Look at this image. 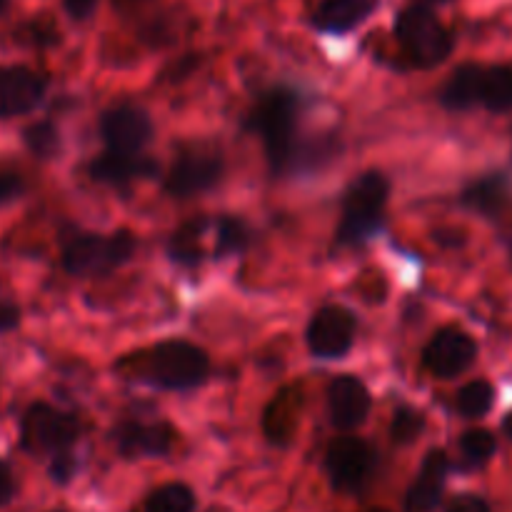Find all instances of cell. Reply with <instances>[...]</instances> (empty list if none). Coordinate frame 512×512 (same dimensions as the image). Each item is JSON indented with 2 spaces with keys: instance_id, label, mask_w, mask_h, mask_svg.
<instances>
[{
  "instance_id": "6da1fadb",
  "label": "cell",
  "mask_w": 512,
  "mask_h": 512,
  "mask_svg": "<svg viewBox=\"0 0 512 512\" xmlns=\"http://www.w3.org/2000/svg\"><path fill=\"white\" fill-rule=\"evenodd\" d=\"M300 105L303 100L298 90L275 85L255 100L245 120V128L263 140L273 175L315 168L318 160L328 155L320 150V143L308 145L300 138Z\"/></svg>"
},
{
  "instance_id": "7a4b0ae2",
  "label": "cell",
  "mask_w": 512,
  "mask_h": 512,
  "mask_svg": "<svg viewBox=\"0 0 512 512\" xmlns=\"http://www.w3.org/2000/svg\"><path fill=\"white\" fill-rule=\"evenodd\" d=\"M388 195L390 183L380 170H368V173L358 175L343 198L340 225L335 230V245L355 250L373 240L383 230Z\"/></svg>"
},
{
  "instance_id": "3957f363",
  "label": "cell",
  "mask_w": 512,
  "mask_h": 512,
  "mask_svg": "<svg viewBox=\"0 0 512 512\" xmlns=\"http://www.w3.org/2000/svg\"><path fill=\"white\" fill-rule=\"evenodd\" d=\"M393 35L403 48L405 58L420 70H433L450 58L455 48L453 33L433 8L425 5H405L393 20Z\"/></svg>"
},
{
  "instance_id": "277c9868",
  "label": "cell",
  "mask_w": 512,
  "mask_h": 512,
  "mask_svg": "<svg viewBox=\"0 0 512 512\" xmlns=\"http://www.w3.org/2000/svg\"><path fill=\"white\" fill-rule=\"evenodd\" d=\"M140 375L165 390H195L208 380L210 360L203 348L185 340H165L138 358Z\"/></svg>"
},
{
  "instance_id": "5b68a950",
  "label": "cell",
  "mask_w": 512,
  "mask_h": 512,
  "mask_svg": "<svg viewBox=\"0 0 512 512\" xmlns=\"http://www.w3.org/2000/svg\"><path fill=\"white\" fill-rule=\"evenodd\" d=\"M138 240L130 230L113 235L75 233L63 243V268L73 278H105L135 255Z\"/></svg>"
},
{
  "instance_id": "8992f818",
  "label": "cell",
  "mask_w": 512,
  "mask_h": 512,
  "mask_svg": "<svg viewBox=\"0 0 512 512\" xmlns=\"http://www.w3.org/2000/svg\"><path fill=\"white\" fill-rule=\"evenodd\" d=\"M80 438V423L48 403H33L20 420V445L33 455L70 453Z\"/></svg>"
},
{
  "instance_id": "52a82bcc",
  "label": "cell",
  "mask_w": 512,
  "mask_h": 512,
  "mask_svg": "<svg viewBox=\"0 0 512 512\" xmlns=\"http://www.w3.org/2000/svg\"><path fill=\"white\" fill-rule=\"evenodd\" d=\"M223 155L213 145H185L175 155L168 175H165V193L173 198H193L208 193L223 180Z\"/></svg>"
},
{
  "instance_id": "ba28073f",
  "label": "cell",
  "mask_w": 512,
  "mask_h": 512,
  "mask_svg": "<svg viewBox=\"0 0 512 512\" xmlns=\"http://www.w3.org/2000/svg\"><path fill=\"white\" fill-rule=\"evenodd\" d=\"M325 470H328L330 485L338 493H360L368 488L378 470V453L363 438L343 435L328 445Z\"/></svg>"
},
{
  "instance_id": "9c48e42d",
  "label": "cell",
  "mask_w": 512,
  "mask_h": 512,
  "mask_svg": "<svg viewBox=\"0 0 512 512\" xmlns=\"http://www.w3.org/2000/svg\"><path fill=\"white\" fill-rule=\"evenodd\" d=\"M358 318L345 305H325L308 325V348L320 360H338L353 348Z\"/></svg>"
},
{
  "instance_id": "30bf717a",
  "label": "cell",
  "mask_w": 512,
  "mask_h": 512,
  "mask_svg": "<svg viewBox=\"0 0 512 512\" xmlns=\"http://www.w3.org/2000/svg\"><path fill=\"white\" fill-rule=\"evenodd\" d=\"M100 135L108 150L125 155H143L153 140V120L140 105L120 103L100 115Z\"/></svg>"
},
{
  "instance_id": "8fae6325",
  "label": "cell",
  "mask_w": 512,
  "mask_h": 512,
  "mask_svg": "<svg viewBox=\"0 0 512 512\" xmlns=\"http://www.w3.org/2000/svg\"><path fill=\"white\" fill-rule=\"evenodd\" d=\"M478 358V345L465 330L440 328L423 350V363L435 378L450 380L463 375Z\"/></svg>"
},
{
  "instance_id": "7c38bea8",
  "label": "cell",
  "mask_w": 512,
  "mask_h": 512,
  "mask_svg": "<svg viewBox=\"0 0 512 512\" xmlns=\"http://www.w3.org/2000/svg\"><path fill=\"white\" fill-rule=\"evenodd\" d=\"M43 75L25 65H0V118H18L38 108L45 98Z\"/></svg>"
},
{
  "instance_id": "4fadbf2b",
  "label": "cell",
  "mask_w": 512,
  "mask_h": 512,
  "mask_svg": "<svg viewBox=\"0 0 512 512\" xmlns=\"http://www.w3.org/2000/svg\"><path fill=\"white\" fill-rule=\"evenodd\" d=\"M370 408H373V398H370V390L365 388L360 378H355V375H338L330 383V423L338 430H343V433L358 430L368 420Z\"/></svg>"
},
{
  "instance_id": "5bb4252c",
  "label": "cell",
  "mask_w": 512,
  "mask_h": 512,
  "mask_svg": "<svg viewBox=\"0 0 512 512\" xmlns=\"http://www.w3.org/2000/svg\"><path fill=\"white\" fill-rule=\"evenodd\" d=\"M175 430L170 423H138L128 420L113 430V440L123 458H163L173 450Z\"/></svg>"
},
{
  "instance_id": "9a60e30c",
  "label": "cell",
  "mask_w": 512,
  "mask_h": 512,
  "mask_svg": "<svg viewBox=\"0 0 512 512\" xmlns=\"http://www.w3.org/2000/svg\"><path fill=\"white\" fill-rule=\"evenodd\" d=\"M378 8L380 0H320L310 15V25L323 35H348Z\"/></svg>"
},
{
  "instance_id": "2e32d148",
  "label": "cell",
  "mask_w": 512,
  "mask_h": 512,
  "mask_svg": "<svg viewBox=\"0 0 512 512\" xmlns=\"http://www.w3.org/2000/svg\"><path fill=\"white\" fill-rule=\"evenodd\" d=\"M88 173L95 183L123 188V185L133 183V180L155 178L158 175V163L148 158V155H125L115 153V150H105V153L95 155L93 163L88 165Z\"/></svg>"
},
{
  "instance_id": "e0dca14e",
  "label": "cell",
  "mask_w": 512,
  "mask_h": 512,
  "mask_svg": "<svg viewBox=\"0 0 512 512\" xmlns=\"http://www.w3.org/2000/svg\"><path fill=\"white\" fill-rule=\"evenodd\" d=\"M448 453L445 450H430L425 455L423 465H420L418 478L413 480L408 490V498H405V505H408L410 512H433L443 500L445 483H448Z\"/></svg>"
},
{
  "instance_id": "ac0fdd59",
  "label": "cell",
  "mask_w": 512,
  "mask_h": 512,
  "mask_svg": "<svg viewBox=\"0 0 512 512\" xmlns=\"http://www.w3.org/2000/svg\"><path fill=\"white\" fill-rule=\"evenodd\" d=\"M485 65L463 63L453 70L440 88L438 100L448 110H468L480 105V83H483Z\"/></svg>"
},
{
  "instance_id": "d6986e66",
  "label": "cell",
  "mask_w": 512,
  "mask_h": 512,
  "mask_svg": "<svg viewBox=\"0 0 512 512\" xmlns=\"http://www.w3.org/2000/svg\"><path fill=\"white\" fill-rule=\"evenodd\" d=\"M510 200V180L508 175H485V178L475 180L460 195V203L465 208H470L473 213L488 215V218H495L500 210L508 205Z\"/></svg>"
},
{
  "instance_id": "ffe728a7",
  "label": "cell",
  "mask_w": 512,
  "mask_h": 512,
  "mask_svg": "<svg viewBox=\"0 0 512 512\" xmlns=\"http://www.w3.org/2000/svg\"><path fill=\"white\" fill-rule=\"evenodd\" d=\"M208 230V218H193L180 225L168 240V255L178 265L195 268L203 263V233Z\"/></svg>"
},
{
  "instance_id": "44dd1931",
  "label": "cell",
  "mask_w": 512,
  "mask_h": 512,
  "mask_svg": "<svg viewBox=\"0 0 512 512\" xmlns=\"http://www.w3.org/2000/svg\"><path fill=\"white\" fill-rule=\"evenodd\" d=\"M255 243V230L248 220L238 215H225L218 220L215 230V258H230V255L248 253Z\"/></svg>"
},
{
  "instance_id": "7402d4cb",
  "label": "cell",
  "mask_w": 512,
  "mask_h": 512,
  "mask_svg": "<svg viewBox=\"0 0 512 512\" xmlns=\"http://www.w3.org/2000/svg\"><path fill=\"white\" fill-rule=\"evenodd\" d=\"M480 105L490 113H510L512 110V68L490 65L483 70L480 83Z\"/></svg>"
},
{
  "instance_id": "603a6c76",
  "label": "cell",
  "mask_w": 512,
  "mask_h": 512,
  "mask_svg": "<svg viewBox=\"0 0 512 512\" xmlns=\"http://www.w3.org/2000/svg\"><path fill=\"white\" fill-rule=\"evenodd\" d=\"M198 500L195 493L183 483H168L153 490L145 500V512H193Z\"/></svg>"
},
{
  "instance_id": "cb8c5ba5",
  "label": "cell",
  "mask_w": 512,
  "mask_h": 512,
  "mask_svg": "<svg viewBox=\"0 0 512 512\" xmlns=\"http://www.w3.org/2000/svg\"><path fill=\"white\" fill-rule=\"evenodd\" d=\"M495 403V388L488 380H473V383L465 385L458 393V413L468 420H478L483 415H488L493 410Z\"/></svg>"
},
{
  "instance_id": "d4e9b609",
  "label": "cell",
  "mask_w": 512,
  "mask_h": 512,
  "mask_svg": "<svg viewBox=\"0 0 512 512\" xmlns=\"http://www.w3.org/2000/svg\"><path fill=\"white\" fill-rule=\"evenodd\" d=\"M23 143L35 158L50 160L60 153V133L50 120H38L23 130Z\"/></svg>"
},
{
  "instance_id": "484cf974",
  "label": "cell",
  "mask_w": 512,
  "mask_h": 512,
  "mask_svg": "<svg viewBox=\"0 0 512 512\" xmlns=\"http://www.w3.org/2000/svg\"><path fill=\"white\" fill-rule=\"evenodd\" d=\"M425 430V415L415 410L413 405H400L393 415V425H390V438L395 445H413L415 440L423 435Z\"/></svg>"
},
{
  "instance_id": "4316f807",
  "label": "cell",
  "mask_w": 512,
  "mask_h": 512,
  "mask_svg": "<svg viewBox=\"0 0 512 512\" xmlns=\"http://www.w3.org/2000/svg\"><path fill=\"white\" fill-rule=\"evenodd\" d=\"M460 450H463V458L468 460L470 465H485L498 450V440L490 430L475 428L468 430V433L460 438Z\"/></svg>"
},
{
  "instance_id": "83f0119b",
  "label": "cell",
  "mask_w": 512,
  "mask_h": 512,
  "mask_svg": "<svg viewBox=\"0 0 512 512\" xmlns=\"http://www.w3.org/2000/svg\"><path fill=\"white\" fill-rule=\"evenodd\" d=\"M18 38L20 43L35 45V48H53L55 43H60V33L50 15H35L28 23L20 25Z\"/></svg>"
},
{
  "instance_id": "f1b7e54d",
  "label": "cell",
  "mask_w": 512,
  "mask_h": 512,
  "mask_svg": "<svg viewBox=\"0 0 512 512\" xmlns=\"http://www.w3.org/2000/svg\"><path fill=\"white\" fill-rule=\"evenodd\" d=\"M48 473H50V478H53V483L68 485L70 480L75 478V473H78V460L73 458V453L55 455V458L50 460Z\"/></svg>"
},
{
  "instance_id": "f546056e",
  "label": "cell",
  "mask_w": 512,
  "mask_h": 512,
  "mask_svg": "<svg viewBox=\"0 0 512 512\" xmlns=\"http://www.w3.org/2000/svg\"><path fill=\"white\" fill-rule=\"evenodd\" d=\"M98 3L100 0H63V10L75 23H85V20H90L95 15Z\"/></svg>"
},
{
  "instance_id": "4dcf8cb0",
  "label": "cell",
  "mask_w": 512,
  "mask_h": 512,
  "mask_svg": "<svg viewBox=\"0 0 512 512\" xmlns=\"http://www.w3.org/2000/svg\"><path fill=\"white\" fill-rule=\"evenodd\" d=\"M23 188L25 185H23V180H20V175L0 173V205L13 203L15 198H20Z\"/></svg>"
},
{
  "instance_id": "1f68e13d",
  "label": "cell",
  "mask_w": 512,
  "mask_h": 512,
  "mask_svg": "<svg viewBox=\"0 0 512 512\" xmlns=\"http://www.w3.org/2000/svg\"><path fill=\"white\" fill-rule=\"evenodd\" d=\"M448 512H490V505L478 495H458L448 505Z\"/></svg>"
},
{
  "instance_id": "d6a6232c",
  "label": "cell",
  "mask_w": 512,
  "mask_h": 512,
  "mask_svg": "<svg viewBox=\"0 0 512 512\" xmlns=\"http://www.w3.org/2000/svg\"><path fill=\"white\" fill-rule=\"evenodd\" d=\"M20 325V308L10 300H0V333H10Z\"/></svg>"
},
{
  "instance_id": "836d02e7",
  "label": "cell",
  "mask_w": 512,
  "mask_h": 512,
  "mask_svg": "<svg viewBox=\"0 0 512 512\" xmlns=\"http://www.w3.org/2000/svg\"><path fill=\"white\" fill-rule=\"evenodd\" d=\"M15 495V478H13V470H10L8 463L0 460V508L8 505Z\"/></svg>"
},
{
  "instance_id": "e575fe53",
  "label": "cell",
  "mask_w": 512,
  "mask_h": 512,
  "mask_svg": "<svg viewBox=\"0 0 512 512\" xmlns=\"http://www.w3.org/2000/svg\"><path fill=\"white\" fill-rule=\"evenodd\" d=\"M410 3L425 5V8H440V5H448L453 3V0H410Z\"/></svg>"
},
{
  "instance_id": "d590c367",
  "label": "cell",
  "mask_w": 512,
  "mask_h": 512,
  "mask_svg": "<svg viewBox=\"0 0 512 512\" xmlns=\"http://www.w3.org/2000/svg\"><path fill=\"white\" fill-rule=\"evenodd\" d=\"M503 433H505V438H508L510 443H512V413L505 415V420H503Z\"/></svg>"
},
{
  "instance_id": "8d00e7d4",
  "label": "cell",
  "mask_w": 512,
  "mask_h": 512,
  "mask_svg": "<svg viewBox=\"0 0 512 512\" xmlns=\"http://www.w3.org/2000/svg\"><path fill=\"white\" fill-rule=\"evenodd\" d=\"M8 5H10V0H0V15H3L5 10H8Z\"/></svg>"
},
{
  "instance_id": "74e56055",
  "label": "cell",
  "mask_w": 512,
  "mask_h": 512,
  "mask_svg": "<svg viewBox=\"0 0 512 512\" xmlns=\"http://www.w3.org/2000/svg\"><path fill=\"white\" fill-rule=\"evenodd\" d=\"M115 3H120V5H133V3H143V0H115Z\"/></svg>"
}]
</instances>
